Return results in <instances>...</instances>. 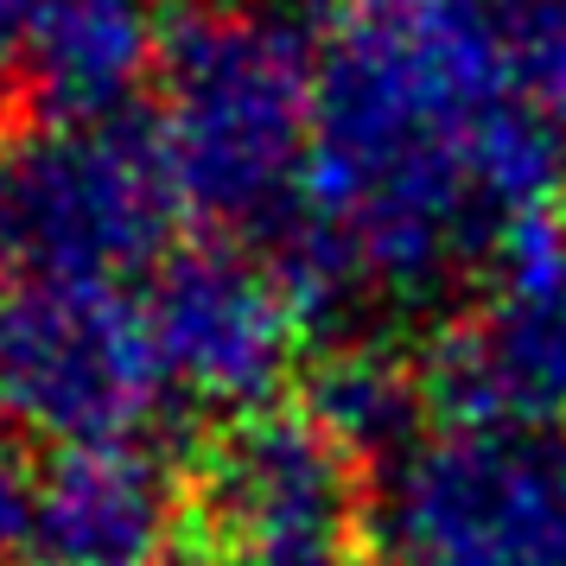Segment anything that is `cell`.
I'll return each mask as SVG.
<instances>
[{"mask_svg":"<svg viewBox=\"0 0 566 566\" xmlns=\"http://www.w3.org/2000/svg\"><path fill=\"white\" fill-rule=\"evenodd\" d=\"M318 32L306 210L274 255L344 344L350 318L464 300L522 217L566 205V122L490 0H376Z\"/></svg>","mask_w":566,"mask_h":566,"instance_id":"1","label":"cell"},{"mask_svg":"<svg viewBox=\"0 0 566 566\" xmlns=\"http://www.w3.org/2000/svg\"><path fill=\"white\" fill-rule=\"evenodd\" d=\"M312 64L306 39L261 7L185 13L159 57L154 140L185 217L210 235L281 249L312 172Z\"/></svg>","mask_w":566,"mask_h":566,"instance_id":"2","label":"cell"},{"mask_svg":"<svg viewBox=\"0 0 566 566\" xmlns=\"http://www.w3.org/2000/svg\"><path fill=\"white\" fill-rule=\"evenodd\" d=\"M363 560L566 566V420H427L369 464Z\"/></svg>","mask_w":566,"mask_h":566,"instance_id":"3","label":"cell"},{"mask_svg":"<svg viewBox=\"0 0 566 566\" xmlns=\"http://www.w3.org/2000/svg\"><path fill=\"white\" fill-rule=\"evenodd\" d=\"M179 223L154 122L122 108L0 128V261L13 281L140 286L179 249Z\"/></svg>","mask_w":566,"mask_h":566,"instance_id":"4","label":"cell"},{"mask_svg":"<svg viewBox=\"0 0 566 566\" xmlns=\"http://www.w3.org/2000/svg\"><path fill=\"white\" fill-rule=\"evenodd\" d=\"M140 312L172 420H242L281 401L306 357L312 312L274 249L205 235L140 281Z\"/></svg>","mask_w":566,"mask_h":566,"instance_id":"5","label":"cell"},{"mask_svg":"<svg viewBox=\"0 0 566 566\" xmlns=\"http://www.w3.org/2000/svg\"><path fill=\"white\" fill-rule=\"evenodd\" d=\"M172 413L140 286L13 281L0 312V427L52 452L159 439Z\"/></svg>","mask_w":566,"mask_h":566,"instance_id":"6","label":"cell"},{"mask_svg":"<svg viewBox=\"0 0 566 566\" xmlns=\"http://www.w3.org/2000/svg\"><path fill=\"white\" fill-rule=\"evenodd\" d=\"M363 471L306 408L223 420L191 471V528L210 566H369L363 560Z\"/></svg>","mask_w":566,"mask_h":566,"instance_id":"7","label":"cell"},{"mask_svg":"<svg viewBox=\"0 0 566 566\" xmlns=\"http://www.w3.org/2000/svg\"><path fill=\"white\" fill-rule=\"evenodd\" d=\"M420 376L446 413L566 420V205L522 217L496 242Z\"/></svg>","mask_w":566,"mask_h":566,"instance_id":"8","label":"cell"},{"mask_svg":"<svg viewBox=\"0 0 566 566\" xmlns=\"http://www.w3.org/2000/svg\"><path fill=\"white\" fill-rule=\"evenodd\" d=\"M185 528H191V478L159 439L71 446L39 464L32 560L172 566Z\"/></svg>","mask_w":566,"mask_h":566,"instance_id":"9","label":"cell"},{"mask_svg":"<svg viewBox=\"0 0 566 566\" xmlns=\"http://www.w3.org/2000/svg\"><path fill=\"white\" fill-rule=\"evenodd\" d=\"M166 0H45L32 39V103L39 115H122L134 90L159 77L172 39Z\"/></svg>","mask_w":566,"mask_h":566,"instance_id":"10","label":"cell"},{"mask_svg":"<svg viewBox=\"0 0 566 566\" xmlns=\"http://www.w3.org/2000/svg\"><path fill=\"white\" fill-rule=\"evenodd\" d=\"M32 528H39V464L27 459L20 433L0 427V566L32 560Z\"/></svg>","mask_w":566,"mask_h":566,"instance_id":"11","label":"cell"},{"mask_svg":"<svg viewBox=\"0 0 566 566\" xmlns=\"http://www.w3.org/2000/svg\"><path fill=\"white\" fill-rule=\"evenodd\" d=\"M45 0H0V128L32 96V39H39Z\"/></svg>","mask_w":566,"mask_h":566,"instance_id":"12","label":"cell"},{"mask_svg":"<svg viewBox=\"0 0 566 566\" xmlns=\"http://www.w3.org/2000/svg\"><path fill=\"white\" fill-rule=\"evenodd\" d=\"M7 300H13V268L0 261V312H7Z\"/></svg>","mask_w":566,"mask_h":566,"instance_id":"13","label":"cell"},{"mask_svg":"<svg viewBox=\"0 0 566 566\" xmlns=\"http://www.w3.org/2000/svg\"><path fill=\"white\" fill-rule=\"evenodd\" d=\"M27 566H52V560H27Z\"/></svg>","mask_w":566,"mask_h":566,"instance_id":"14","label":"cell"}]
</instances>
